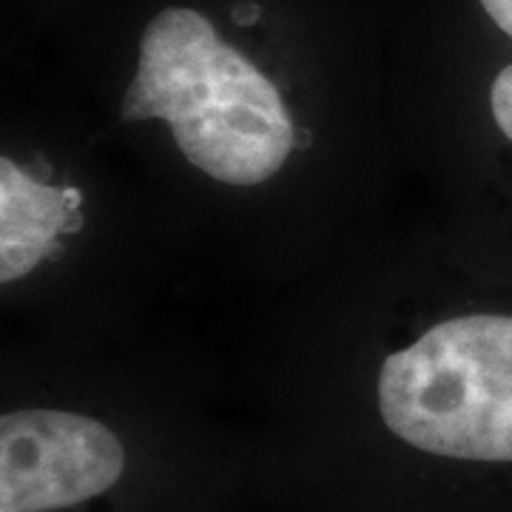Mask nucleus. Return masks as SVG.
I'll list each match as a JSON object with an SVG mask.
<instances>
[{"mask_svg": "<svg viewBox=\"0 0 512 512\" xmlns=\"http://www.w3.org/2000/svg\"><path fill=\"white\" fill-rule=\"evenodd\" d=\"M379 413L421 453L512 464V313L456 316L390 353Z\"/></svg>", "mask_w": 512, "mask_h": 512, "instance_id": "2", "label": "nucleus"}, {"mask_svg": "<svg viewBox=\"0 0 512 512\" xmlns=\"http://www.w3.org/2000/svg\"><path fill=\"white\" fill-rule=\"evenodd\" d=\"M126 473V447L103 421L66 410L0 419V512H63L106 495Z\"/></svg>", "mask_w": 512, "mask_h": 512, "instance_id": "3", "label": "nucleus"}, {"mask_svg": "<svg viewBox=\"0 0 512 512\" xmlns=\"http://www.w3.org/2000/svg\"><path fill=\"white\" fill-rule=\"evenodd\" d=\"M490 109H493L495 126L512 143V63L495 74L493 89H490Z\"/></svg>", "mask_w": 512, "mask_h": 512, "instance_id": "5", "label": "nucleus"}, {"mask_svg": "<svg viewBox=\"0 0 512 512\" xmlns=\"http://www.w3.org/2000/svg\"><path fill=\"white\" fill-rule=\"evenodd\" d=\"M80 194L37 183L9 157L0 160V282L32 274L55 251L57 237L77 231Z\"/></svg>", "mask_w": 512, "mask_h": 512, "instance_id": "4", "label": "nucleus"}, {"mask_svg": "<svg viewBox=\"0 0 512 512\" xmlns=\"http://www.w3.org/2000/svg\"><path fill=\"white\" fill-rule=\"evenodd\" d=\"M495 26L512 40V0H478Z\"/></svg>", "mask_w": 512, "mask_h": 512, "instance_id": "6", "label": "nucleus"}, {"mask_svg": "<svg viewBox=\"0 0 512 512\" xmlns=\"http://www.w3.org/2000/svg\"><path fill=\"white\" fill-rule=\"evenodd\" d=\"M123 117L165 120L185 160L225 185L271 180L296 140L274 80L185 6L146 26Z\"/></svg>", "mask_w": 512, "mask_h": 512, "instance_id": "1", "label": "nucleus"}]
</instances>
